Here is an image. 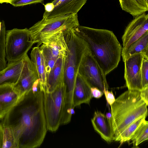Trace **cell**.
I'll list each match as a JSON object with an SVG mask.
<instances>
[{"instance_id": "1", "label": "cell", "mask_w": 148, "mask_h": 148, "mask_svg": "<svg viewBox=\"0 0 148 148\" xmlns=\"http://www.w3.org/2000/svg\"><path fill=\"white\" fill-rule=\"evenodd\" d=\"M1 120L2 126L10 127L13 132L19 148L39 147L47 130L43 92H33L31 90Z\"/></svg>"}, {"instance_id": "2", "label": "cell", "mask_w": 148, "mask_h": 148, "mask_svg": "<svg viewBox=\"0 0 148 148\" xmlns=\"http://www.w3.org/2000/svg\"><path fill=\"white\" fill-rule=\"evenodd\" d=\"M74 30L87 42L90 51L106 75L117 67L122 47L112 31L80 25Z\"/></svg>"}, {"instance_id": "3", "label": "cell", "mask_w": 148, "mask_h": 148, "mask_svg": "<svg viewBox=\"0 0 148 148\" xmlns=\"http://www.w3.org/2000/svg\"><path fill=\"white\" fill-rule=\"evenodd\" d=\"M147 106L141 99L140 91L128 90L115 99L110 106L114 140L134 121L147 115Z\"/></svg>"}, {"instance_id": "4", "label": "cell", "mask_w": 148, "mask_h": 148, "mask_svg": "<svg viewBox=\"0 0 148 148\" xmlns=\"http://www.w3.org/2000/svg\"><path fill=\"white\" fill-rule=\"evenodd\" d=\"M63 33L68 47L64 65L65 92L71 95L73 94L81 60L85 53L89 49L87 42L76 33L74 29L65 30Z\"/></svg>"}, {"instance_id": "5", "label": "cell", "mask_w": 148, "mask_h": 148, "mask_svg": "<svg viewBox=\"0 0 148 148\" xmlns=\"http://www.w3.org/2000/svg\"><path fill=\"white\" fill-rule=\"evenodd\" d=\"M79 25L77 14H69L46 19L42 18L29 29L32 40L36 46L53 36Z\"/></svg>"}, {"instance_id": "6", "label": "cell", "mask_w": 148, "mask_h": 148, "mask_svg": "<svg viewBox=\"0 0 148 148\" xmlns=\"http://www.w3.org/2000/svg\"><path fill=\"white\" fill-rule=\"evenodd\" d=\"M64 81L53 92H43V104L47 130L55 132L61 125L64 106Z\"/></svg>"}, {"instance_id": "7", "label": "cell", "mask_w": 148, "mask_h": 148, "mask_svg": "<svg viewBox=\"0 0 148 148\" xmlns=\"http://www.w3.org/2000/svg\"><path fill=\"white\" fill-rule=\"evenodd\" d=\"M34 44L29 30L26 28L6 31L5 54L8 63L23 58Z\"/></svg>"}, {"instance_id": "8", "label": "cell", "mask_w": 148, "mask_h": 148, "mask_svg": "<svg viewBox=\"0 0 148 148\" xmlns=\"http://www.w3.org/2000/svg\"><path fill=\"white\" fill-rule=\"evenodd\" d=\"M78 73L91 87L97 88L102 92L108 90L106 75L92 55L90 50L84 54L80 62Z\"/></svg>"}, {"instance_id": "9", "label": "cell", "mask_w": 148, "mask_h": 148, "mask_svg": "<svg viewBox=\"0 0 148 148\" xmlns=\"http://www.w3.org/2000/svg\"><path fill=\"white\" fill-rule=\"evenodd\" d=\"M143 57L140 53L126 59L124 62V77L128 90L140 91L142 84L141 66Z\"/></svg>"}, {"instance_id": "10", "label": "cell", "mask_w": 148, "mask_h": 148, "mask_svg": "<svg viewBox=\"0 0 148 148\" xmlns=\"http://www.w3.org/2000/svg\"><path fill=\"white\" fill-rule=\"evenodd\" d=\"M147 31L148 14L144 13L135 17L126 27L122 36V50L127 48Z\"/></svg>"}, {"instance_id": "11", "label": "cell", "mask_w": 148, "mask_h": 148, "mask_svg": "<svg viewBox=\"0 0 148 148\" xmlns=\"http://www.w3.org/2000/svg\"><path fill=\"white\" fill-rule=\"evenodd\" d=\"M23 60V65L19 78L16 83L13 85L14 90L19 96V99L31 90L33 83L38 79L35 69L27 54L24 56Z\"/></svg>"}, {"instance_id": "12", "label": "cell", "mask_w": 148, "mask_h": 148, "mask_svg": "<svg viewBox=\"0 0 148 148\" xmlns=\"http://www.w3.org/2000/svg\"><path fill=\"white\" fill-rule=\"evenodd\" d=\"M87 0H61L50 12H45L43 18L46 19L69 14H77Z\"/></svg>"}, {"instance_id": "13", "label": "cell", "mask_w": 148, "mask_h": 148, "mask_svg": "<svg viewBox=\"0 0 148 148\" xmlns=\"http://www.w3.org/2000/svg\"><path fill=\"white\" fill-rule=\"evenodd\" d=\"M91 87L88 82L78 73L73 95V103L74 108L83 103L89 104L92 98Z\"/></svg>"}, {"instance_id": "14", "label": "cell", "mask_w": 148, "mask_h": 148, "mask_svg": "<svg viewBox=\"0 0 148 148\" xmlns=\"http://www.w3.org/2000/svg\"><path fill=\"white\" fill-rule=\"evenodd\" d=\"M65 58V54L60 55L49 73L47 77L46 92H53L64 81Z\"/></svg>"}, {"instance_id": "15", "label": "cell", "mask_w": 148, "mask_h": 148, "mask_svg": "<svg viewBox=\"0 0 148 148\" xmlns=\"http://www.w3.org/2000/svg\"><path fill=\"white\" fill-rule=\"evenodd\" d=\"M19 96L13 85H6L0 86V119L17 103Z\"/></svg>"}, {"instance_id": "16", "label": "cell", "mask_w": 148, "mask_h": 148, "mask_svg": "<svg viewBox=\"0 0 148 148\" xmlns=\"http://www.w3.org/2000/svg\"><path fill=\"white\" fill-rule=\"evenodd\" d=\"M91 121L94 130L103 139L108 143L114 140L112 126L104 114L95 111Z\"/></svg>"}, {"instance_id": "17", "label": "cell", "mask_w": 148, "mask_h": 148, "mask_svg": "<svg viewBox=\"0 0 148 148\" xmlns=\"http://www.w3.org/2000/svg\"><path fill=\"white\" fill-rule=\"evenodd\" d=\"M31 61L39 79L41 90L46 91L47 78L44 56L40 46L34 47L30 53Z\"/></svg>"}, {"instance_id": "18", "label": "cell", "mask_w": 148, "mask_h": 148, "mask_svg": "<svg viewBox=\"0 0 148 148\" xmlns=\"http://www.w3.org/2000/svg\"><path fill=\"white\" fill-rule=\"evenodd\" d=\"M23 58L20 60L8 63L5 68L0 71V86L14 85L16 83L23 68Z\"/></svg>"}, {"instance_id": "19", "label": "cell", "mask_w": 148, "mask_h": 148, "mask_svg": "<svg viewBox=\"0 0 148 148\" xmlns=\"http://www.w3.org/2000/svg\"><path fill=\"white\" fill-rule=\"evenodd\" d=\"M140 53L148 56V31L127 48L122 50L121 56L123 62L129 57Z\"/></svg>"}, {"instance_id": "20", "label": "cell", "mask_w": 148, "mask_h": 148, "mask_svg": "<svg viewBox=\"0 0 148 148\" xmlns=\"http://www.w3.org/2000/svg\"><path fill=\"white\" fill-rule=\"evenodd\" d=\"M43 43L49 48L53 56L57 58L60 55L65 54L68 50L63 31L51 37Z\"/></svg>"}, {"instance_id": "21", "label": "cell", "mask_w": 148, "mask_h": 148, "mask_svg": "<svg viewBox=\"0 0 148 148\" xmlns=\"http://www.w3.org/2000/svg\"><path fill=\"white\" fill-rule=\"evenodd\" d=\"M123 10L133 17H136L148 11V1L147 0H119Z\"/></svg>"}, {"instance_id": "22", "label": "cell", "mask_w": 148, "mask_h": 148, "mask_svg": "<svg viewBox=\"0 0 148 148\" xmlns=\"http://www.w3.org/2000/svg\"><path fill=\"white\" fill-rule=\"evenodd\" d=\"M147 115L140 117L129 125L121 133L115 141H119L121 145L126 142L130 141L137 128L145 119Z\"/></svg>"}, {"instance_id": "23", "label": "cell", "mask_w": 148, "mask_h": 148, "mask_svg": "<svg viewBox=\"0 0 148 148\" xmlns=\"http://www.w3.org/2000/svg\"><path fill=\"white\" fill-rule=\"evenodd\" d=\"M148 139V122L145 119L137 128L131 140L132 141L133 147H136L140 144Z\"/></svg>"}, {"instance_id": "24", "label": "cell", "mask_w": 148, "mask_h": 148, "mask_svg": "<svg viewBox=\"0 0 148 148\" xmlns=\"http://www.w3.org/2000/svg\"><path fill=\"white\" fill-rule=\"evenodd\" d=\"M3 127V137L2 148H19L18 144L14 134L10 128Z\"/></svg>"}, {"instance_id": "25", "label": "cell", "mask_w": 148, "mask_h": 148, "mask_svg": "<svg viewBox=\"0 0 148 148\" xmlns=\"http://www.w3.org/2000/svg\"><path fill=\"white\" fill-rule=\"evenodd\" d=\"M40 47L42 51L44 56L47 78L58 58H55L53 56L49 48L45 44H42Z\"/></svg>"}, {"instance_id": "26", "label": "cell", "mask_w": 148, "mask_h": 148, "mask_svg": "<svg viewBox=\"0 0 148 148\" xmlns=\"http://www.w3.org/2000/svg\"><path fill=\"white\" fill-rule=\"evenodd\" d=\"M6 28L5 22L2 21L0 34V71L5 69L7 66L5 60V37Z\"/></svg>"}, {"instance_id": "27", "label": "cell", "mask_w": 148, "mask_h": 148, "mask_svg": "<svg viewBox=\"0 0 148 148\" xmlns=\"http://www.w3.org/2000/svg\"><path fill=\"white\" fill-rule=\"evenodd\" d=\"M141 75L143 88L148 87V56L143 55Z\"/></svg>"}, {"instance_id": "28", "label": "cell", "mask_w": 148, "mask_h": 148, "mask_svg": "<svg viewBox=\"0 0 148 148\" xmlns=\"http://www.w3.org/2000/svg\"><path fill=\"white\" fill-rule=\"evenodd\" d=\"M44 0H12L10 4L15 7L28 5L33 3H43Z\"/></svg>"}, {"instance_id": "29", "label": "cell", "mask_w": 148, "mask_h": 148, "mask_svg": "<svg viewBox=\"0 0 148 148\" xmlns=\"http://www.w3.org/2000/svg\"><path fill=\"white\" fill-rule=\"evenodd\" d=\"M107 101V103L110 106L115 101V99L112 91H109L108 90H105L103 91Z\"/></svg>"}, {"instance_id": "30", "label": "cell", "mask_w": 148, "mask_h": 148, "mask_svg": "<svg viewBox=\"0 0 148 148\" xmlns=\"http://www.w3.org/2000/svg\"><path fill=\"white\" fill-rule=\"evenodd\" d=\"M91 92L92 97L97 99L101 98L104 94L100 90L95 87H91Z\"/></svg>"}, {"instance_id": "31", "label": "cell", "mask_w": 148, "mask_h": 148, "mask_svg": "<svg viewBox=\"0 0 148 148\" xmlns=\"http://www.w3.org/2000/svg\"><path fill=\"white\" fill-rule=\"evenodd\" d=\"M140 96L142 99L148 106V87L143 88L140 91Z\"/></svg>"}, {"instance_id": "32", "label": "cell", "mask_w": 148, "mask_h": 148, "mask_svg": "<svg viewBox=\"0 0 148 148\" xmlns=\"http://www.w3.org/2000/svg\"><path fill=\"white\" fill-rule=\"evenodd\" d=\"M45 8V12H50L52 11L54 8V6L51 2L48 3L44 5Z\"/></svg>"}, {"instance_id": "33", "label": "cell", "mask_w": 148, "mask_h": 148, "mask_svg": "<svg viewBox=\"0 0 148 148\" xmlns=\"http://www.w3.org/2000/svg\"><path fill=\"white\" fill-rule=\"evenodd\" d=\"M3 137V127L0 123V148H2Z\"/></svg>"}, {"instance_id": "34", "label": "cell", "mask_w": 148, "mask_h": 148, "mask_svg": "<svg viewBox=\"0 0 148 148\" xmlns=\"http://www.w3.org/2000/svg\"><path fill=\"white\" fill-rule=\"evenodd\" d=\"M12 0H0V3H11Z\"/></svg>"}, {"instance_id": "35", "label": "cell", "mask_w": 148, "mask_h": 148, "mask_svg": "<svg viewBox=\"0 0 148 148\" xmlns=\"http://www.w3.org/2000/svg\"><path fill=\"white\" fill-rule=\"evenodd\" d=\"M61 0H54L51 3L54 6V7Z\"/></svg>"}, {"instance_id": "36", "label": "cell", "mask_w": 148, "mask_h": 148, "mask_svg": "<svg viewBox=\"0 0 148 148\" xmlns=\"http://www.w3.org/2000/svg\"><path fill=\"white\" fill-rule=\"evenodd\" d=\"M1 22L0 21V34L1 33Z\"/></svg>"}, {"instance_id": "37", "label": "cell", "mask_w": 148, "mask_h": 148, "mask_svg": "<svg viewBox=\"0 0 148 148\" xmlns=\"http://www.w3.org/2000/svg\"><path fill=\"white\" fill-rule=\"evenodd\" d=\"M147 1H148V0H147Z\"/></svg>"}]
</instances>
